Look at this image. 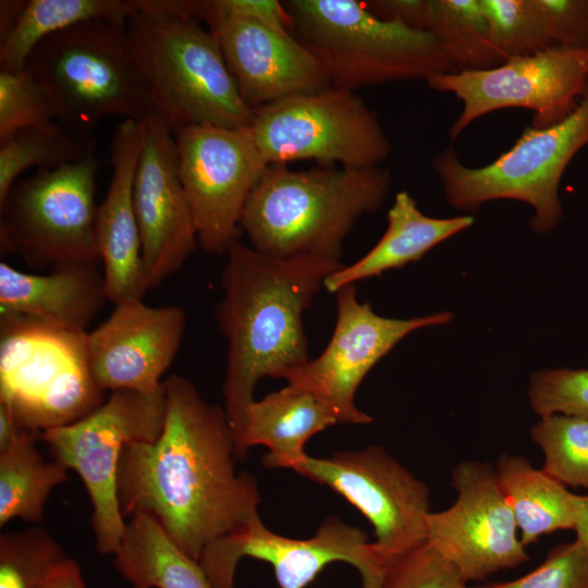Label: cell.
Instances as JSON below:
<instances>
[{"label": "cell", "instance_id": "obj_44", "mask_svg": "<svg viewBox=\"0 0 588 588\" xmlns=\"http://www.w3.org/2000/svg\"><path fill=\"white\" fill-rule=\"evenodd\" d=\"M26 1L2 0L0 2V39H3L19 20Z\"/></svg>", "mask_w": 588, "mask_h": 588}, {"label": "cell", "instance_id": "obj_43", "mask_svg": "<svg viewBox=\"0 0 588 588\" xmlns=\"http://www.w3.org/2000/svg\"><path fill=\"white\" fill-rule=\"evenodd\" d=\"M576 541L588 549V494H574Z\"/></svg>", "mask_w": 588, "mask_h": 588}, {"label": "cell", "instance_id": "obj_7", "mask_svg": "<svg viewBox=\"0 0 588 588\" xmlns=\"http://www.w3.org/2000/svg\"><path fill=\"white\" fill-rule=\"evenodd\" d=\"M586 146L588 90L566 119L547 127H525L509 150L485 167L465 166L451 147L437 154L431 167L453 208L475 212L487 201L519 200L534 208L530 229L548 233L563 217L559 196L562 175Z\"/></svg>", "mask_w": 588, "mask_h": 588}, {"label": "cell", "instance_id": "obj_29", "mask_svg": "<svg viewBox=\"0 0 588 588\" xmlns=\"http://www.w3.org/2000/svg\"><path fill=\"white\" fill-rule=\"evenodd\" d=\"M425 30L438 41L460 71L501 65L479 0H428Z\"/></svg>", "mask_w": 588, "mask_h": 588}, {"label": "cell", "instance_id": "obj_37", "mask_svg": "<svg viewBox=\"0 0 588 588\" xmlns=\"http://www.w3.org/2000/svg\"><path fill=\"white\" fill-rule=\"evenodd\" d=\"M456 567L428 541L411 551L385 572L381 588H465Z\"/></svg>", "mask_w": 588, "mask_h": 588}, {"label": "cell", "instance_id": "obj_17", "mask_svg": "<svg viewBox=\"0 0 588 588\" xmlns=\"http://www.w3.org/2000/svg\"><path fill=\"white\" fill-rule=\"evenodd\" d=\"M336 318L324 351L309 359L286 380L302 385L334 411L339 424L366 425L373 419L357 408L356 391L372 367L401 340L421 328L450 322L449 311L409 319L377 315L369 303L357 298L356 284L339 289Z\"/></svg>", "mask_w": 588, "mask_h": 588}, {"label": "cell", "instance_id": "obj_40", "mask_svg": "<svg viewBox=\"0 0 588 588\" xmlns=\"http://www.w3.org/2000/svg\"><path fill=\"white\" fill-rule=\"evenodd\" d=\"M364 2L375 15L382 20L425 30L428 0H373Z\"/></svg>", "mask_w": 588, "mask_h": 588}, {"label": "cell", "instance_id": "obj_31", "mask_svg": "<svg viewBox=\"0 0 588 588\" xmlns=\"http://www.w3.org/2000/svg\"><path fill=\"white\" fill-rule=\"evenodd\" d=\"M530 438L544 457L542 469L564 486L588 490V418L540 417Z\"/></svg>", "mask_w": 588, "mask_h": 588}, {"label": "cell", "instance_id": "obj_24", "mask_svg": "<svg viewBox=\"0 0 588 588\" xmlns=\"http://www.w3.org/2000/svg\"><path fill=\"white\" fill-rule=\"evenodd\" d=\"M474 223L469 215L432 218L422 213L416 200L405 191L399 192L388 211V226L378 243L350 266H342L324 280L330 293L347 284L379 277L421 259L429 250Z\"/></svg>", "mask_w": 588, "mask_h": 588}, {"label": "cell", "instance_id": "obj_5", "mask_svg": "<svg viewBox=\"0 0 588 588\" xmlns=\"http://www.w3.org/2000/svg\"><path fill=\"white\" fill-rule=\"evenodd\" d=\"M283 4L292 34L317 58L334 87L354 91L460 72L429 32L382 20L364 1Z\"/></svg>", "mask_w": 588, "mask_h": 588}, {"label": "cell", "instance_id": "obj_32", "mask_svg": "<svg viewBox=\"0 0 588 588\" xmlns=\"http://www.w3.org/2000/svg\"><path fill=\"white\" fill-rule=\"evenodd\" d=\"M68 556L45 529L33 527L0 536V588H49Z\"/></svg>", "mask_w": 588, "mask_h": 588}, {"label": "cell", "instance_id": "obj_3", "mask_svg": "<svg viewBox=\"0 0 588 588\" xmlns=\"http://www.w3.org/2000/svg\"><path fill=\"white\" fill-rule=\"evenodd\" d=\"M390 185V171L380 166L269 164L249 195L240 230L253 249L269 257L340 261L345 237L362 216L382 207Z\"/></svg>", "mask_w": 588, "mask_h": 588}, {"label": "cell", "instance_id": "obj_38", "mask_svg": "<svg viewBox=\"0 0 588 588\" xmlns=\"http://www.w3.org/2000/svg\"><path fill=\"white\" fill-rule=\"evenodd\" d=\"M181 7L206 27L217 21L236 17L291 32L290 16L283 2L277 0H179Z\"/></svg>", "mask_w": 588, "mask_h": 588}, {"label": "cell", "instance_id": "obj_35", "mask_svg": "<svg viewBox=\"0 0 588 588\" xmlns=\"http://www.w3.org/2000/svg\"><path fill=\"white\" fill-rule=\"evenodd\" d=\"M528 400L540 417L588 418V369H546L530 375Z\"/></svg>", "mask_w": 588, "mask_h": 588}, {"label": "cell", "instance_id": "obj_11", "mask_svg": "<svg viewBox=\"0 0 588 588\" xmlns=\"http://www.w3.org/2000/svg\"><path fill=\"white\" fill-rule=\"evenodd\" d=\"M264 160L377 167L392 151L376 112L355 91L331 86L254 109L249 125Z\"/></svg>", "mask_w": 588, "mask_h": 588}, {"label": "cell", "instance_id": "obj_27", "mask_svg": "<svg viewBox=\"0 0 588 588\" xmlns=\"http://www.w3.org/2000/svg\"><path fill=\"white\" fill-rule=\"evenodd\" d=\"M135 0H29L19 20L1 39L0 70L17 71L46 38L78 24L103 20L126 24Z\"/></svg>", "mask_w": 588, "mask_h": 588}, {"label": "cell", "instance_id": "obj_21", "mask_svg": "<svg viewBox=\"0 0 588 588\" xmlns=\"http://www.w3.org/2000/svg\"><path fill=\"white\" fill-rule=\"evenodd\" d=\"M142 137V121L127 119L117 125L110 146L112 175L106 196L97 206V248L108 299L114 305L143 298L150 290L133 203Z\"/></svg>", "mask_w": 588, "mask_h": 588}, {"label": "cell", "instance_id": "obj_19", "mask_svg": "<svg viewBox=\"0 0 588 588\" xmlns=\"http://www.w3.org/2000/svg\"><path fill=\"white\" fill-rule=\"evenodd\" d=\"M186 316L175 305L149 306L143 298L115 305L85 335L89 375L101 390L152 392L163 381L183 339Z\"/></svg>", "mask_w": 588, "mask_h": 588}, {"label": "cell", "instance_id": "obj_2", "mask_svg": "<svg viewBox=\"0 0 588 588\" xmlns=\"http://www.w3.org/2000/svg\"><path fill=\"white\" fill-rule=\"evenodd\" d=\"M225 257L215 316L228 343L223 407L237 443L256 384L264 377L287 380L309 360L304 314L343 265L311 256L269 257L240 237Z\"/></svg>", "mask_w": 588, "mask_h": 588}, {"label": "cell", "instance_id": "obj_9", "mask_svg": "<svg viewBox=\"0 0 588 588\" xmlns=\"http://www.w3.org/2000/svg\"><path fill=\"white\" fill-rule=\"evenodd\" d=\"M86 333L1 316L0 400L10 405L21 429L44 432L66 426L103 402L87 367Z\"/></svg>", "mask_w": 588, "mask_h": 588}, {"label": "cell", "instance_id": "obj_36", "mask_svg": "<svg viewBox=\"0 0 588 588\" xmlns=\"http://www.w3.org/2000/svg\"><path fill=\"white\" fill-rule=\"evenodd\" d=\"M465 588H588V549L576 540L561 543L519 578Z\"/></svg>", "mask_w": 588, "mask_h": 588}, {"label": "cell", "instance_id": "obj_25", "mask_svg": "<svg viewBox=\"0 0 588 588\" xmlns=\"http://www.w3.org/2000/svg\"><path fill=\"white\" fill-rule=\"evenodd\" d=\"M494 468L525 547L543 535L574 529L575 493L566 486L522 455L503 453Z\"/></svg>", "mask_w": 588, "mask_h": 588}, {"label": "cell", "instance_id": "obj_4", "mask_svg": "<svg viewBox=\"0 0 588 588\" xmlns=\"http://www.w3.org/2000/svg\"><path fill=\"white\" fill-rule=\"evenodd\" d=\"M126 22L132 57L155 115L174 133L193 125L248 127L245 103L211 32L179 0H135Z\"/></svg>", "mask_w": 588, "mask_h": 588}, {"label": "cell", "instance_id": "obj_1", "mask_svg": "<svg viewBox=\"0 0 588 588\" xmlns=\"http://www.w3.org/2000/svg\"><path fill=\"white\" fill-rule=\"evenodd\" d=\"M166 417L155 441L121 454L117 497L122 516H151L168 538L199 562L204 550L258 516L260 492L236 471V440L224 407L207 403L186 378L163 381Z\"/></svg>", "mask_w": 588, "mask_h": 588}, {"label": "cell", "instance_id": "obj_20", "mask_svg": "<svg viewBox=\"0 0 588 588\" xmlns=\"http://www.w3.org/2000/svg\"><path fill=\"white\" fill-rule=\"evenodd\" d=\"M207 28L252 109L332 86L317 58L290 32L236 17Z\"/></svg>", "mask_w": 588, "mask_h": 588}, {"label": "cell", "instance_id": "obj_41", "mask_svg": "<svg viewBox=\"0 0 588 588\" xmlns=\"http://www.w3.org/2000/svg\"><path fill=\"white\" fill-rule=\"evenodd\" d=\"M49 588H86L81 567L68 558L54 569Z\"/></svg>", "mask_w": 588, "mask_h": 588}, {"label": "cell", "instance_id": "obj_18", "mask_svg": "<svg viewBox=\"0 0 588 588\" xmlns=\"http://www.w3.org/2000/svg\"><path fill=\"white\" fill-rule=\"evenodd\" d=\"M142 123L133 203L143 261L152 289L184 265L198 242L179 175L173 132L156 115Z\"/></svg>", "mask_w": 588, "mask_h": 588}, {"label": "cell", "instance_id": "obj_33", "mask_svg": "<svg viewBox=\"0 0 588 588\" xmlns=\"http://www.w3.org/2000/svg\"><path fill=\"white\" fill-rule=\"evenodd\" d=\"M479 4L504 61L553 47L539 0H479Z\"/></svg>", "mask_w": 588, "mask_h": 588}, {"label": "cell", "instance_id": "obj_26", "mask_svg": "<svg viewBox=\"0 0 588 588\" xmlns=\"http://www.w3.org/2000/svg\"><path fill=\"white\" fill-rule=\"evenodd\" d=\"M113 565L133 588H211L199 562L180 551L156 520L130 517Z\"/></svg>", "mask_w": 588, "mask_h": 588}, {"label": "cell", "instance_id": "obj_28", "mask_svg": "<svg viewBox=\"0 0 588 588\" xmlns=\"http://www.w3.org/2000/svg\"><path fill=\"white\" fill-rule=\"evenodd\" d=\"M37 432L22 430L0 452V526L12 518L40 523L51 491L68 480L66 468L44 458L36 448Z\"/></svg>", "mask_w": 588, "mask_h": 588}, {"label": "cell", "instance_id": "obj_13", "mask_svg": "<svg viewBox=\"0 0 588 588\" xmlns=\"http://www.w3.org/2000/svg\"><path fill=\"white\" fill-rule=\"evenodd\" d=\"M426 83L463 103L449 128L451 140L477 119L510 108L531 110V125L547 127L566 119L587 93L588 49L551 47L489 70L438 74Z\"/></svg>", "mask_w": 588, "mask_h": 588}, {"label": "cell", "instance_id": "obj_39", "mask_svg": "<svg viewBox=\"0 0 588 588\" xmlns=\"http://www.w3.org/2000/svg\"><path fill=\"white\" fill-rule=\"evenodd\" d=\"M553 47L588 49V0H539Z\"/></svg>", "mask_w": 588, "mask_h": 588}, {"label": "cell", "instance_id": "obj_6", "mask_svg": "<svg viewBox=\"0 0 588 588\" xmlns=\"http://www.w3.org/2000/svg\"><path fill=\"white\" fill-rule=\"evenodd\" d=\"M125 25L78 24L42 40L26 63L57 123L81 137L91 138L107 117L143 121L155 115Z\"/></svg>", "mask_w": 588, "mask_h": 588}, {"label": "cell", "instance_id": "obj_30", "mask_svg": "<svg viewBox=\"0 0 588 588\" xmlns=\"http://www.w3.org/2000/svg\"><path fill=\"white\" fill-rule=\"evenodd\" d=\"M93 138L81 137L54 122L21 130L0 142V203L27 169H53L94 152Z\"/></svg>", "mask_w": 588, "mask_h": 588}, {"label": "cell", "instance_id": "obj_12", "mask_svg": "<svg viewBox=\"0 0 588 588\" xmlns=\"http://www.w3.org/2000/svg\"><path fill=\"white\" fill-rule=\"evenodd\" d=\"M291 469L328 486L368 519L376 536L373 551L384 574L427 541L429 489L382 446L339 451L330 457L306 454Z\"/></svg>", "mask_w": 588, "mask_h": 588}, {"label": "cell", "instance_id": "obj_42", "mask_svg": "<svg viewBox=\"0 0 588 588\" xmlns=\"http://www.w3.org/2000/svg\"><path fill=\"white\" fill-rule=\"evenodd\" d=\"M22 430L10 405L0 400V452L5 451Z\"/></svg>", "mask_w": 588, "mask_h": 588}, {"label": "cell", "instance_id": "obj_8", "mask_svg": "<svg viewBox=\"0 0 588 588\" xmlns=\"http://www.w3.org/2000/svg\"><path fill=\"white\" fill-rule=\"evenodd\" d=\"M94 152L17 181L0 203V246L35 270L100 264L96 242Z\"/></svg>", "mask_w": 588, "mask_h": 588}, {"label": "cell", "instance_id": "obj_15", "mask_svg": "<svg viewBox=\"0 0 588 588\" xmlns=\"http://www.w3.org/2000/svg\"><path fill=\"white\" fill-rule=\"evenodd\" d=\"M243 558L268 562L280 588H306L338 561L356 567L363 588H381L384 577L367 534L335 516L326 518L311 538L293 539L271 531L258 515L209 544L199 564L211 588H234L235 569Z\"/></svg>", "mask_w": 588, "mask_h": 588}, {"label": "cell", "instance_id": "obj_10", "mask_svg": "<svg viewBox=\"0 0 588 588\" xmlns=\"http://www.w3.org/2000/svg\"><path fill=\"white\" fill-rule=\"evenodd\" d=\"M166 417V391L114 390L82 419L40 433L54 461L82 479L93 506L91 527L97 550L114 554L126 522L117 497V475L123 449L155 441Z\"/></svg>", "mask_w": 588, "mask_h": 588}, {"label": "cell", "instance_id": "obj_16", "mask_svg": "<svg viewBox=\"0 0 588 588\" xmlns=\"http://www.w3.org/2000/svg\"><path fill=\"white\" fill-rule=\"evenodd\" d=\"M457 497L427 516V541L466 583L516 568L529 560L509 500L490 462L462 461L452 470Z\"/></svg>", "mask_w": 588, "mask_h": 588}, {"label": "cell", "instance_id": "obj_34", "mask_svg": "<svg viewBox=\"0 0 588 588\" xmlns=\"http://www.w3.org/2000/svg\"><path fill=\"white\" fill-rule=\"evenodd\" d=\"M56 117L30 70H0V142L29 127L54 123Z\"/></svg>", "mask_w": 588, "mask_h": 588}, {"label": "cell", "instance_id": "obj_22", "mask_svg": "<svg viewBox=\"0 0 588 588\" xmlns=\"http://www.w3.org/2000/svg\"><path fill=\"white\" fill-rule=\"evenodd\" d=\"M97 264L56 266L47 274L20 271L0 262V314L56 330L86 333L108 302L103 273Z\"/></svg>", "mask_w": 588, "mask_h": 588}, {"label": "cell", "instance_id": "obj_14", "mask_svg": "<svg viewBox=\"0 0 588 588\" xmlns=\"http://www.w3.org/2000/svg\"><path fill=\"white\" fill-rule=\"evenodd\" d=\"M180 180L201 249L225 255L268 164L248 127L193 125L173 133Z\"/></svg>", "mask_w": 588, "mask_h": 588}, {"label": "cell", "instance_id": "obj_23", "mask_svg": "<svg viewBox=\"0 0 588 588\" xmlns=\"http://www.w3.org/2000/svg\"><path fill=\"white\" fill-rule=\"evenodd\" d=\"M338 424L323 399L287 383L248 406L236 443L238 461L252 446L264 445L269 451L262 458L266 467L291 469L307 454L305 444L313 436Z\"/></svg>", "mask_w": 588, "mask_h": 588}]
</instances>
